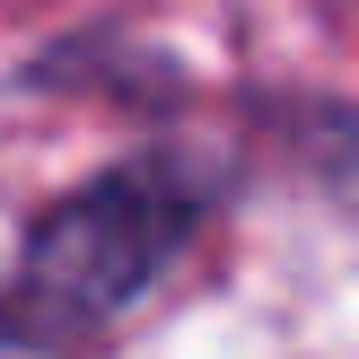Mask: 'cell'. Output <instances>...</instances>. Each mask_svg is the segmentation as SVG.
<instances>
[{
	"label": "cell",
	"instance_id": "6da1fadb",
	"mask_svg": "<svg viewBox=\"0 0 359 359\" xmlns=\"http://www.w3.org/2000/svg\"><path fill=\"white\" fill-rule=\"evenodd\" d=\"M175 228H184V210L149 175L79 184L70 202H53L35 219L27 255H18V280L0 290V342H70V333L105 325L123 298L149 290Z\"/></svg>",
	"mask_w": 359,
	"mask_h": 359
},
{
	"label": "cell",
	"instance_id": "7a4b0ae2",
	"mask_svg": "<svg viewBox=\"0 0 359 359\" xmlns=\"http://www.w3.org/2000/svg\"><path fill=\"white\" fill-rule=\"evenodd\" d=\"M316 175L333 184L342 210H359V114H325L316 123Z\"/></svg>",
	"mask_w": 359,
	"mask_h": 359
}]
</instances>
